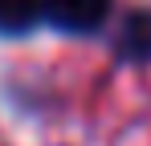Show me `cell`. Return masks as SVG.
Segmentation results:
<instances>
[{
    "label": "cell",
    "instance_id": "1",
    "mask_svg": "<svg viewBox=\"0 0 151 146\" xmlns=\"http://www.w3.org/2000/svg\"><path fill=\"white\" fill-rule=\"evenodd\" d=\"M110 16V0H41V21H49L57 33L90 37Z\"/></svg>",
    "mask_w": 151,
    "mask_h": 146
},
{
    "label": "cell",
    "instance_id": "2",
    "mask_svg": "<svg viewBox=\"0 0 151 146\" xmlns=\"http://www.w3.org/2000/svg\"><path fill=\"white\" fill-rule=\"evenodd\" d=\"M119 53L127 61H151V12H131L123 21Z\"/></svg>",
    "mask_w": 151,
    "mask_h": 146
},
{
    "label": "cell",
    "instance_id": "3",
    "mask_svg": "<svg viewBox=\"0 0 151 146\" xmlns=\"http://www.w3.org/2000/svg\"><path fill=\"white\" fill-rule=\"evenodd\" d=\"M41 21V0H0V37H25Z\"/></svg>",
    "mask_w": 151,
    "mask_h": 146
}]
</instances>
